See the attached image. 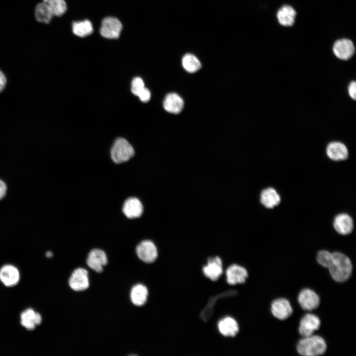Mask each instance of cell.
Returning a JSON list of instances; mask_svg holds the SVG:
<instances>
[{"label": "cell", "mask_w": 356, "mask_h": 356, "mask_svg": "<svg viewBox=\"0 0 356 356\" xmlns=\"http://www.w3.org/2000/svg\"><path fill=\"white\" fill-rule=\"evenodd\" d=\"M112 161L117 164L128 161L134 155L132 145L125 138H118L114 142L110 151Z\"/></svg>", "instance_id": "cell-3"}, {"label": "cell", "mask_w": 356, "mask_h": 356, "mask_svg": "<svg viewBox=\"0 0 356 356\" xmlns=\"http://www.w3.org/2000/svg\"><path fill=\"white\" fill-rule=\"evenodd\" d=\"M184 102L177 93H170L166 95L163 102L165 110L172 114H178L183 109Z\"/></svg>", "instance_id": "cell-19"}, {"label": "cell", "mask_w": 356, "mask_h": 356, "mask_svg": "<svg viewBox=\"0 0 356 356\" xmlns=\"http://www.w3.org/2000/svg\"><path fill=\"white\" fill-rule=\"evenodd\" d=\"M182 65L185 71L191 73L198 71L201 68L200 60L195 55L191 53H187L183 56Z\"/></svg>", "instance_id": "cell-26"}, {"label": "cell", "mask_w": 356, "mask_h": 356, "mask_svg": "<svg viewBox=\"0 0 356 356\" xmlns=\"http://www.w3.org/2000/svg\"><path fill=\"white\" fill-rule=\"evenodd\" d=\"M122 212L129 219L140 217L143 212V206L141 201L135 197L126 199L123 205Z\"/></svg>", "instance_id": "cell-10"}, {"label": "cell", "mask_w": 356, "mask_h": 356, "mask_svg": "<svg viewBox=\"0 0 356 356\" xmlns=\"http://www.w3.org/2000/svg\"><path fill=\"white\" fill-rule=\"evenodd\" d=\"M348 92L350 96L355 100L356 98V83L355 81L351 82L348 86Z\"/></svg>", "instance_id": "cell-31"}, {"label": "cell", "mask_w": 356, "mask_h": 356, "mask_svg": "<svg viewBox=\"0 0 356 356\" xmlns=\"http://www.w3.org/2000/svg\"><path fill=\"white\" fill-rule=\"evenodd\" d=\"M93 29L91 22L89 20L73 22L72 23V31L73 33L80 37H85L90 35Z\"/></svg>", "instance_id": "cell-24"}, {"label": "cell", "mask_w": 356, "mask_h": 356, "mask_svg": "<svg viewBox=\"0 0 356 356\" xmlns=\"http://www.w3.org/2000/svg\"><path fill=\"white\" fill-rule=\"evenodd\" d=\"M6 84V78L2 71L0 70V92L4 89Z\"/></svg>", "instance_id": "cell-33"}, {"label": "cell", "mask_w": 356, "mask_h": 356, "mask_svg": "<svg viewBox=\"0 0 356 356\" xmlns=\"http://www.w3.org/2000/svg\"><path fill=\"white\" fill-rule=\"evenodd\" d=\"M332 258V253L325 250H321L318 252L317 261L319 265L327 268Z\"/></svg>", "instance_id": "cell-28"}, {"label": "cell", "mask_w": 356, "mask_h": 356, "mask_svg": "<svg viewBox=\"0 0 356 356\" xmlns=\"http://www.w3.org/2000/svg\"><path fill=\"white\" fill-rule=\"evenodd\" d=\"M122 28V24L118 19L108 16L102 20L99 32L105 38L116 39L119 37Z\"/></svg>", "instance_id": "cell-4"}, {"label": "cell", "mask_w": 356, "mask_h": 356, "mask_svg": "<svg viewBox=\"0 0 356 356\" xmlns=\"http://www.w3.org/2000/svg\"><path fill=\"white\" fill-rule=\"evenodd\" d=\"M52 255H53V254L50 251H47L45 254V256L47 258H51L52 257Z\"/></svg>", "instance_id": "cell-34"}, {"label": "cell", "mask_w": 356, "mask_h": 356, "mask_svg": "<svg viewBox=\"0 0 356 356\" xmlns=\"http://www.w3.org/2000/svg\"><path fill=\"white\" fill-rule=\"evenodd\" d=\"M355 50V46L352 41L347 38L336 40L332 47V50L335 56L343 60L350 59L354 55Z\"/></svg>", "instance_id": "cell-7"}, {"label": "cell", "mask_w": 356, "mask_h": 356, "mask_svg": "<svg viewBox=\"0 0 356 356\" xmlns=\"http://www.w3.org/2000/svg\"><path fill=\"white\" fill-rule=\"evenodd\" d=\"M43 321L41 314L32 308H28L20 314V325L27 331H33Z\"/></svg>", "instance_id": "cell-8"}, {"label": "cell", "mask_w": 356, "mask_h": 356, "mask_svg": "<svg viewBox=\"0 0 356 356\" xmlns=\"http://www.w3.org/2000/svg\"><path fill=\"white\" fill-rule=\"evenodd\" d=\"M43 1L48 5L53 16H62L67 10L64 0H43Z\"/></svg>", "instance_id": "cell-27"}, {"label": "cell", "mask_w": 356, "mask_h": 356, "mask_svg": "<svg viewBox=\"0 0 356 356\" xmlns=\"http://www.w3.org/2000/svg\"><path fill=\"white\" fill-rule=\"evenodd\" d=\"M328 157L333 161H342L348 157V150L346 145L339 141H333L328 144L326 148Z\"/></svg>", "instance_id": "cell-17"}, {"label": "cell", "mask_w": 356, "mask_h": 356, "mask_svg": "<svg viewBox=\"0 0 356 356\" xmlns=\"http://www.w3.org/2000/svg\"><path fill=\"white\" fill-rule=\"evenodd\" d=\"M227 282L228 284L234 285L237 283H243L248 277L246 269L237 265L229 267L226 271Z\"/></svg>", "instance_id": "cell-18"}, {"label": "cell", "mask_w": 356, "mask_h": 356, "mask_svg": "<svg viewBox=\"0 0 356 356\" xmlns=\"http://www.w3.org/2000/svg\"><path fill=\"white\" fill-rule=\"evenodd\" d=\"M298 302L302 308L307 311L316 309L319 305L320 299L315 292L310 289H304L299 293Z\"/></svg>", "instance_id": "cell-13"}, {"label": "cell", "mask_w": 356, "mask_h": 356, "mask_svg": "<svg viewBox=\"0 0 356 356\" xmlns=\"http://www.w3.org/2000/svg\"><path fill=\"white\" fill-rule=\"evenodd\" d=\"M138 96L139 99L143 102H148L151 97V93L149 90L146 88L144 87L138 94L137 95Z\"/></svg>", "instance_id": "cell-30"}, {"label": "cell", "mask_w": 356, "mask_h": 356, "mask_svg": "<svg viewBox=\"0 0 356 356\" xmlns=\"http://www.w3.org/2000/svg\"><path fill=\"white\" fill-rule=\"evenodd\" d=\"M20 279V272L16 266L6 264L0 267V281L5 287L11 288L16 286Z\"/></svg>", "instance_id": "cell-5"}, {"label": "cell", "mask_w": 356, "mask_h": 356, "mask_svg": "<svg viewBox=\"0 0 356 356\" xmlns=\"http://www.w3.org/2000/svg\"><path fill=\"white\" fill-rule=\"evenodd\" d=\"M135 252L138 258L146 263H153L158 257L157 248L150 240H144L139 242L136 247Z\"/></svg>", "instance_id": "cell-6"}, {"label": "cell", "mask_w": 356, "mask_h": 356, "mask_svg": "<svg viewBox=\"0 0 356 356\" xmlns=\"http://www.w3.org/2000/svg\"><path fill=\"white\" fill-rule=\"evenodd\" d=\"M333 226L338 233L347 235L350 233L353 229V221L349 215L345 213L340 214L334 218Z\"/></svg>", "instance_id": "cell-20"}, {"label": "cell", "mask_w": 356, "mask_h": 356, "mask_svg": "<svg viewBox=\"0 0 356 356\" xmlns=\"http://www.w3.org/2000/svg\"><path fill=\"white\" fill-rule=\"evenodd\" d=\"M205 275L213 281L217 280L222 273V261L218 256L211 258L203 268Z\"/></svg>", "instance_id": "cell-16"}, {"label": "cell", "mask_w": 356, "mask_h": 356, "mask_svg": "<svg viewBox=\"0 0 356 356\" xmlns=\"http://www.w3.org/2000/svg\"><path fill=\"white\" fill-rule=\"evenodd\" d=\"M326 344L323 338L318 335L303 337L298 342L297 350L304 356H316L323 354L326 350Z\"/></svg>", "instance_id": "cell-2"}, {"label": "cell", "mask_w": 356, "mask_h": 356, "mask_svg": "<svg viewBox=\"0 0 356 356\" xmlns=\"http://www.w3.org/2000/svg\"><path fill=\"white\" fill-rule=\"evenodd\" d=\"M297 12L291 5H282L276 12V18L278 23L283 27L292 26L296 20Z\"/></svg>", "instance_id": "cell-15"}, {"label": "cell", "mask_w": 356, "mask_h": 356, "mask_svg": "<svg viewBox=\"0 0 356 356\" xmlns=\"http://www.w3.org/2000/svg\"><path fill=\"white\" fill-rule=\"evenodd\" d=\"M6 190L7 186L5 183L0 179V200L5 196Z\"/></svg>", "instance_id": "cell-32"}, {"label": "cell", "mask_w": 356, "mask_h": 356, "mask_svg": "<svg viewBox=\"0 0 356 356\" xmlns=\"http://www.w3.org/2000/svg\"><path fill=\"white\" fill-rule=\"evenodd\" d=\"M220 333L224 336H234L238 332L239 327L237 322L232 318L226 317L218 323Z\"/></svg>", "instance_id": "cell-23"}, {"label": "cell", "mask_w": 356, "mask_h": 356, "mask_svg": "<svg viewBox=\"0 0 356 356\" xmlns=\"http://www.w3.org/2000/svg\"><path fill=\"white\" fill-rule=\"evenodd\" d=\"M88 266L98 273L103 271V267L107 264L106 253L101 249L95 248L90 251L87 259Z\"/></svg>", "instance_id": "cell-12"}, {"label": "cell", "mask_w": 356, "mask_h": 356, "mask_svg": "<svg viewBox=\"0 0 356 356\" xmlns=\"http://www.w3.org/2000/svg\"><path fill=\"white\" fill-rule=\"evenodd\" d=\"M280 197L277 191L272 187L264 189L261 193L260 202L267 208H272L280 202Z\"/></svg>", "instance_id": "cell-21"}, {"label": "cell", "mask_w": 356, "mask_h": 356, "mask_svg": "<svg viewBox=\"0 0 356 356\" xmlns=\"http://www.w3.org/2000/svg\"><path fill=\"white\" fill-rule=\"evenodd\" d=\"M327 268L332 278L339 282L348 280L352 272L351 260L347 256L339 252L332 253V258Z\"/></svg>", "instance_id": "cell-1"}, {"label": "cell", "mask_w": 356, "mask_h": 356, "mask_svg": "<svg viewBox=\"0 0 356 356\" xmlns=\"http://www.w3.org/2000/svg\"><path fill=\"white\" fill-rule=\"evenodd\" d=\"M320 320L315 315L312 313L306 314L301 319L299 332L303 337L313 335L314 332L319 328Z\"/></svg>", "instance_id": "cell-11"}, {"label": "cell", "mask_w": 356, "mask_h": 356, "mask_svg": "<svg viewBox=\"0 0 356 356\" xmlns=\"http://www.w3.org/2000/svg\"><path fill=\"white\" fill-rule=\"evenodd\" d=\"M145 87L144 82L140 77H135L133 79L131 84V90L132 93L137 95L139 92Z\"/></svg>", "instance_id": "cell-29"}, {"label": "cell", "mask_w": 356, "mask_h": 356, "mask_svg": "<svg viewBox=\"0 0 356 356\" xmlns=\"http://www.w3.org/2000/svg\"><path fill=\"white\" fill-rule=\"evenodd\" d=\"M148 292L147 287L141 284L134 285L131 291L132 302L136 306H141L147 301Z\"/></svg>", "instance_id": "cell-22"}, {"label": "cell", "mask_w": 356, "mask_h": 356, "mask_svg": "<svg viewBox=\"0 0 356 356\" xmlns=\"http://www.w3.org/2000/svg\"><path fill=\"white\" fill-rule=\"evenodd\" d=\"M271 312L277 319L284 320L292 314L293 309L290 302L287 299L279 298L272 302Z\"/></svg>", "instance_id": "cell-14"}, {"label": "cell", "mask_w": 356, "mask_h": 356, "mask_svg": "<svg viewBox=\"0 0 356 356\" xmlns=\"http://www.w3.org/2000/svg\"><path fill=\"white\" fill-rule=\"evenodd\" d=\"M35 13L38 21L46 24L50 22L53 16L48 5L44 1L37 5Z\"/></svg>", "instance_id": "cell-25"}, {"label": "cell", "mask_w": 356, "mask_h": 356, "mask_svg": "<svg viewBox=\"0 0 356 356\" xmlns=\"http://www.w3.org/2000/svg\"><path fill=\"white\" fill-rule=\"evenodd\" d=\"M68 283L70 288L75 291L86 290L89 285L88 271L81 267L75 269L69 277Z\"/></svg>", "instance_id": "cell-9"}]
</instances>
